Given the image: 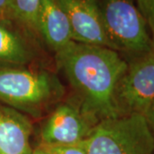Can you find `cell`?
Listing matches in <instances>:
<instances>
[{
  "label": "cell",
  "instance_id": "5b68a950",
  "mask_svg": "<svg viewBox=\"0 0 154 154\" xmlns=\"http://www.w3.org/2000/svg\"><path fill=\"white\" fill-rule=\"evenodd\" d=\"M116 101L121 116H145L154 101V50L128 63L116 88Z\"/></svg>",
  "mask_w": 154,
  "mask_h": 154
},
{
  "label": "cell",
  "instance_id": "6da1fadb",
  "mask_svg": "<svg viewBox=\"0 0 154 154\" xmlns=\"http://www.w3.org/2000/svg\"><path fill=\"white\" fill-rule=\"evenodd\" d=\"M57 53V60L82 100V110L93 121L121 116L116 92L128 63L108 47L72 41Z\"/></svg>",
  "mask_w": 154,
  "mask_h": 154
},
{
  "label": "cell",
  "instance_id": "3957f363",
  "mask_svg": "<svg viewBox=\"0 0 154 154\" xmlns=\"http://www.w3.org/2000/svg\"><path fill=\"white\" fill-rule=\"evenodd\" d=\"M59 92L58 82L48 72L24 67L0 69V103L20 112L38 115Z\"/></svg>",
  "mask_w": 154,
  "mask_h": 154
},
{
  "label": "cell",
  "instance_id": "e0dca14e",
  "mask_svg": "<svg viewBox=\"0 0 154 154\" xmlns=\"http://www.w3.org/2000/svg\"><path fill=\"white\" fill-rule=\"evenodd\" d=\"M152 44H153V50H154V38H152Z\"/></svg>",
  "mask_w": 154,
  "mask_h": 154
},
{
  "label": "cell",
  "instance_id": "52a82bcc",
  "mask_svg": "<svg viewBox=\"0 0 154 154\" xmlns=\"http://www.w3.org/2000/svg\"><path fill=\"white\" fill-rule=\"evenodd\" d=\"M66 13L75 42L114 49L95 0H58ZM116 51V50H115Z\"/></svg>",
  "mask_w": 154,
  "mask_h": 154
},
{
  "label": "cell",
  "instance_id": "5bb4252c",
  "mask_svg": "<svg viewBox=\"0 0 154 154\" xmlns=\"http://www.w3.org/2000/svg\"><path fill=\"white\" fill-rule=\"evenodd\" d=\"M11 0H0V21L10 19V8Z\"/></svg>",
  "mask_w": 154,
  "mask_h": 154
},
{
  "label": "cell",
  "instance_id": "8992f818",
  "mask_svg": "<svg viewBox=\"0 0 154 154\" xmlns=\"http://www.w3.org/2000/svg\"><path fill=\"white\" fill-rule=\"evenodd\" d=\"M95 123L74 105L63 104L56 108L41 130L43 145L67 146L82 144Z\"/></svg>",
  "mask_w": 154,
  "mask_h": 154
},
{
  "label": "cell",
  "instance_id": "ba28073f",
  "mask_svg": "<svg viewBox=\"0 0 154 154\" xmlns=\"http://www.w3.org/2000/svg\"><path fill=\"white\" fill-rule=\"evenodd\" d=\"M31 130L26 116L0 104V154H32Z\"/></svg>",
  "mask_w": 154,
  "mask_h": 154
},
{
  "label": "cell",
  "instance_id": "9c48e42d",
  "mask_svg": "<svg viewBox=\"0 0 154 154\" xmlns=\"http://www.w3.org/2000/svg\"><path fill=\"white\" fill-rule=\"evenodd\" d=\"M38 33L56 52L73 41L69 19L58 0H40Z\"/></svg>",
  "mask_w": 154,
  "mask_h": 154
},
{
  "label": "cell",
  "instance_id": "277c9868",
  "mask_svg": "<svg viewBox=\"0 0 154 154\" xmlns=\"http://www.w3.org/2000/svg\"><path fill=\"white\" fill-rule=\"evenodd\" d=\"M99 8L107 36L116 51L138 57L153 50L147 23L134 0H103Z\"/></svg>",
  "mask_w": 154,
  "mask_h": 154
},
{
  "label": "cell",
  "instance_id": "7c38bea8",
  "mask_svg": "<svg viewBox=\"0 0 154 154\" xmlns=\"http://www.w3.org/2000/svg\"><path fill=\"white\" fill-rule=\"evenodd\" d=\"M135 2L147 23L152 39L154 38V0H135Z\"/></svg>",
  "mask_w": 154,
  "mask_h": 154
},
{
  "label": "cell",
  "instance_id": "8fae6325",
  "mask_svg": "<svg viewBox=\"0 0 154 154\" xmlns=\"http://www.w3.org/2000/svg\"><path fill=\"white\" fill-rule=\"evenodd\" d=\"M40 0H11L10 19L27 30L38 33V14Z\"/></svg>",
  "mask_w": 154,
  "mask_h": 154
},
{
  "label": "cell",
  "instance_id": "30bf717a",
  "mask_svg": "<svg viewBox=\"0 0 154 154\" xmlns=\"http://www.w3.org/2000/svg\"><path fill=\"white\" fill-rule=\"evenodd\" d=\"M33 54L26 41L0 21V69L24 67Z\"/></svg>",
  "mask_w": 154,
  "mask_h": 154
},
{
  "label": "cell",
  "instance_id": "9a60e30c",
  "mask_svg": "<svg viewBox=\"0 0 154 154\" xmlns=\"http://www.w3.org/2000/svg\"><path fill=\"white\" fill-rule=\"evenodd\" d=\"M144 116L146 117V121L148 122L149 127L151 128V130L154 135V101L152 103V105H150V107Z\"/></svg>",
  "mask_w": 154,
  "mask_h": 154
},
{
  "label": "cell",
  "instance_id": "4fadbf2b",
  "mask_svg": "<svg viewBox=\"0 0 154 154\" xmlns=\"http://www.w3.org/2000/svg\"><path fill=\"white\" fill-rule=\"evenodd\" d=\"M41 149L50 154H87L82 144L67 146L42 145Z\"/></svg>",
  "mask_w": 154,
  "mask_h": 154
},
{
  "label": "cell",
  "instance_id": "7a4b0ae2",
  "mask_svg": "<svg viewBox=\"0 0 154 154\" xmlns=\"http://www.w3.org/2000/svg\"><path fill=\"white\" fill-rule=\"evenodd\" d=\"M82 146L87 154H154V135L146 117L133 113L97 122Z\"/></svg>",
  "mask_w": 154,
  "mask_h": 154
},
{
  "label": "cell",
  "instance_id": "2e32d148",
  "mask_svg": "<svg viewBox=\"0 0 154 154\" xmlns=\"http://www.w3.org/2000/svg\"><path fill=\"white\" fill-rule=\"evenodd\" d=\"M32 154H50L48 152H46L45 151H44L43 149H38V150H36L35 152H33Z\"/></svg>",
  "mask_w": 154,
  "mask_h": 154
}]
</instances>
